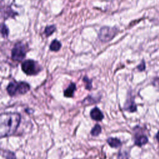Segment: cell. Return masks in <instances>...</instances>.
Here are the masks:
<instances>
[{
  "mask_svg": "<svg viewBox=\"0 0 159 159\" xmlns=\"http://www.w3.org/2000/svg\"><path fill=\"white\" fill-rule=\"evenodd\" d=\"M156 139L158 140V142H159V131L157 132V134L156 135Z\"/></svg>",
  "mask_w": 159,
  "mask_h": 159,
  "instance_id": "obj_19",
  "label": "cell"
},
{
  "mask_svg": "<svg viewBox=\"0 0 159 159\" xmlns=\"http://www.w3.org/2000/svg\"><path fill=\"white\" fill-rule=\"evenodd\" d=\"M40 66L38 63L32 60H27L22 62L21 68L22 71L28 75H34L37 74L40 70Z\"/></svg>",
  "mask_w": 159,
  "mask_h": 159,
  "instance_id": "obj_4",
  "label": "cell"
},
{
  "mask_svg": "<svg viewBox=\"0 0 159 159\" xmlns=\"http://www.w3.org/2000/svg\"><path fill=\"white\" fill-rule=\"evenodd\" d=\"M90 116L91 119L96 121H101L104 118V115L102 112L98 107H94L91 111Z\"/></svg>",
  "mask_w": 159,
  "mask_h": 159,
  "instance_id": "obj_7",
  "label": "cell"
},
{
  "mask_svg": "<svg viewBox=\"0 0 159 159\" xmlns=\"http://www.w3.org/2000/svg\"><path fill=\"white\" fill-rule=\"evenodd\" d=\"M56 30V26L55 25H48L45 28L44 34L46 37H48L51 35Z\"/></svg>",
  "mask_w": 159,
  "mask_h": 159,
  "instance_id": "obj_12",
  "label": "cell"
},
{
  "mask_svg": "<svg viewBox=\"0 0 159 159\" xmlns=\"http://www.w3.org/2000/svg\"><path fill=\"white\" fill-rule=\"evenodd\" d=\"M75 90L76 84L74 83H71L68 87L64 91V96L66 98H71L73 96Z\"/></svg>",
  "mask_w": 159,
  "mask_h": 159,
  "instance_id": "obj_9",
  "label": "cell"
},
{
  "mask_svg": "<svg viewBox=\"0 0 159 159\" xmlns=\"http://www.w3.org/2000/svg\"><path fill=\"white\" fill-rule=\"evenodd\" d=\"M137 69L140 71H143L145 69V62L144 61H142L140 65H139L137 66Z\"/></svg>",
  "mask_w": 159,
  "mask_h": 159,
  "instance_id": "obj_18",
  "label": "cell"
},
{
  "mask_svg": "<svg viewBox=\"0 0 159 159\" xmlns=\"http://www.w3.org/2000/svg\"><path fill=\"white\" fill-rule=\"evenodd\" d=\"M4 154L6 157V159H16L15 154L12 152L6 151L4 152Z\"/></svg>",
  "mask_w": 159,
  "mask_h": 159,
  "instance_id": "obj_16",
  "label": "cell"
},
{
  "mask_svg": "<svg viewBox=\"0 0 159 159\" xmlns=\"http://www.w3.org/2000/svg\"><path fill=\"white\" fill-rule=\"evenodd\" d=\"M101 132V127L99 124H96L91 131V134L93 136H98Z\"/></svg>",
  "mask_w": 159,
  "mask_h": 159,
  "instance_id": "obj_13",
  "label": "cell"
},
{
  "mask_svg": "<svg viewBox=\"0 0 159 159\" xmlns=\"http://www.w3.org/2000/svg\"><path fill=\"white\" fill-rule=\"evenodd\" d=\"M124 109L129 112H133L136 111V109H137L136 105H135L133 99L129 98L127 100V101L124 105Z\"/></svg>",
  "mask_w": 159,
  "mask_h": 159,
  "instance_id": "obj_8",
  "label": "cell"
},
{
  "mask_svg": "<svg viewBox=\"0 0 159 159\" xmlns=\"http://www.w3.org/2000/svg\"><path fill=\"white\" fill-rule=\"evenodd\" d=\"M30 85L24 81L11 82L7 86L6 90L11 96L17 94H24L30 90Z\"/></svg>",
  "mask_w": 159,
  "mask_h": 159,
  "instance_id": "obj_2",
  "label": "cell"
},
{
  "mask_svg": "<svg viewBox=\"0 0 159 159\" xmlns=\"http://www.w3.org/2000/svg\"><path fill=\"white\" fill-rule=\"evenodd\" d=\"M20 121V115L16 112H5L0 116V136L9 137L17 130Z\"/></svg>",
  "mask_w": 159,
  "mask_h": 159,
  "instance_id": "obj_1",
  "label": "cell"
},
{
  "mask_svg": "<svg viewBox=\"0 0 159 159\" xmlns=\"http://www.w3.org/2000/svg\"><path fill=\"white\" fill-rule=\"evenodd\" d=\"M1 35L4 37H7L9 34V29L4 24H2L1 26Z\"/></svg>",
  "mask_w": 159,
  "mask_h": 159,
  "instance_id": "obj_14",
  "label": "cell"
},
{
  "mask_svg": "<svg viewBox=\"0 0 159 159\" xmlns=\"http://www.w3.org/2000/svg\"><path fill=\"white\" fill-rule=\"evenodd\" d=\"M148 137L143 134H136L134 137V143L135 145L141 147L143 145H145L148 142Z\"/></svg>",
  "mask_w": 159,
  "mask_h": 159,
  "instance_id": "obj_6",
  "label": "cell"
},
{
  "mask_svg": "<svg viewBox=\"0 0 159 159\" xmlns=\"http://www.w3.org/2000/svg\"><path fill=\"white\" fill-rule=\"evenodd\" d=\"M118 159H128V155L126 152H119L118 154Z\"/></svg>",
  "mask_w": 159,
  "mask_h": 159,
  "instance_id": "obj_17",
  "label": "cell"
},
{
  "mask_svg": "<svg viewBox=\"0 0 159 159\" xmlns=\"http://www.w3.org/2000/svg\"><path fill=\"white\" fill-rule=\"evenodd\" d=\"M118 29L109 26L102 27L98 33V38L102 42L111 41L117 34Z\"/></svg>",
  "mask_w": 159,
  "mask_h": 159,
  "instance_id": "obj_3",
  "label": "cell"
},
{
  "mask_svg": "<svg viewBox=\"0 0 159 159\" xmlns=\"http://www.w3.org/2000/svg\"><path fill=\"white\" fill-rule=\"evenodd\" d=\"M84 83H85V88L86 89H91L92 88V81L91 80H89L88 78H87L86 76H84L83 79Z\"/></svg>",
  "mask_w": 159,
  "mask_h": 159,
  "instance_id": "obj_15",
  "label": "cell"
},
{
  "mask_svg": "<svg viewBox=\"0 0 159 159\" xmlns=\"http://www.w3.org/2000/svg\"><path fill=\"white\" fill-rule=\"evenodd\" d=\"M25 47L22 42L16 43L11 51V58L13 60L17 61H22L25 57Z\"/></svg>",
  "mask_w": 159,
  "mask_h": 159,
  "instance_id": "obj_5",
  "label": "cell"
},
{
  "mask_svg": "<svg viewBox=\"0 0 159 159\" xmlns=\"http://www.w3.org/2000/svg\"><path fill=\"white\" fill-rule=\"evenodd\" d=\"M61 47V43L60 41L57 39H54L50 43L49 48L51 51L58 52Z\"/></svg>",
  "mask_w": 159,
  "mask_h": 159,
  "instance_id": "obj_10",
  "label": "cell"
},
{
  "mask_svg": "<svg viewBox=\"0 0 159 159\" xmlns=\"http://www.w3.org/2000/svg\"><path fill=\"white\" fill-rule=\"evenodd\" d=\"M107 143L112 148H118L121 145V142L119 139L117 138H112V137H109L107 140Z\"/></svg>",
  "mask_w": 159,
  "mask_h": 159,
  "instance_id": "obj_11",
  "label": "cell"
}]
</instances>
